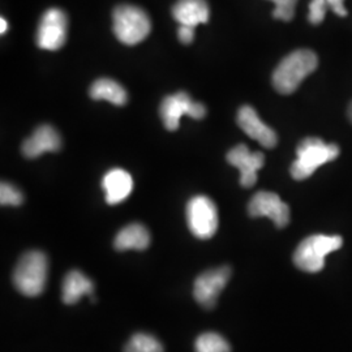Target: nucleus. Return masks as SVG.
<instances>
[{"label": "nucleus", "instance_id": "nucleus-16", "mask_svg": "<svg viewBox=\"0 0 352 352\" xmlns=\"http://www.w3.org/2000/svg\"><path fill=\"white\" fill-rule=\"evenodd\" d=\"M151 245V232L146 227L140 223H132L122 228L113 240L116 251L124 252L136 250L144 251Z\"/></svg>", "mask_w": 352, "mask_h": 352}, {"label": "nucleus", "instance_id": "nucleus-2", "mask_svg": "<svg viewBox=\"0 0 352 352\" xmlns=\"http://www.w3.org/2000/svg\"><path fill=\"white\" fill-rule=\"evenodd\" d=\"M340 146L337 144H325L318 138H307L298 145V158L291 164L289 173L295 180H305L314 175L322 164L338 158Z\"/></svg>", "mask_w": 352, "mask_h": 352}, {"label": "nucleus", "instance_id": "nucleus-26", "mask_svg": "<svg viewBox=\"0 0 352 352\" xmlns=\"http://www.w3.org/2000/svg\"><path fill=\"white\" fill-rule=\"evenodd\" d=\"M0 24H1V26H0V32H1V34H4L6 32H7V29H8V23L1 17V20H0Z\"/></svg>", "mask_w": 352, "mask_h": 352}, {"label": "nucleus", "instance_id": "nucleus-22", "mask_svg": "<svg viewBox=\"0 0 352 352\" xmlns=\"http://www.w3.org/2000/svg\"><path fill=\"white\" fill-rule=\"evenodd\" d=\"M276 4L273 11L274 19L282 21H291L295 16V7L298 0H270Z\"/></svg>", "mask_w": 352, "mask_h": 352}, {"label": "nucleus", "instance_id": "nucleus-6", "mask_svg": "<svg viewBox=\"0 0 352 352\" xmlns=\"http://www.w3.org/2000/svg\"><path fill=\"white\" fill-rule=\"evenodd\" d=\"M187 223L190 232L199 239L213 238L218 230V209L213 200L206 196H195L186 209Z\"/></svg>", "mask_w": 352, "mask_h": 352}, {"label": "nucleus", "instance_id": "nucleus-17", "mask_svg": "<svg viewBox=\"0 0 352 352\" xmlns=\"http://www.w3.org/2000/svg\"><path fill=\"white\" fill-rule=\"evenodd\" d=\"M94 283L84 276L80 270H71L64 277L62 286V299L64 304L72 305L80 302V299L85 295L93 296Z\"/></svg>", "mask_w": 352, "mask_h": 352}, {"label": "nucleus", "instance_id": "nucleus-27", "mask_svg": "<svg viewBox=\"0 0 352 352\" xmlns=\"http://www.w3.org/2000/svg\"><path fill=\"white\" fill-rule=\"evenodd\" d=\"M349 118H350L352 123V102L350 103V106H349Z\"/></svg>", "mask_w": 352, "mask_h": 352}, {"label": "nucleus", "instance_id": "nucleus-13", "mask_svg": "<svg viewBox=\"0 0 352 352\" xmlns=\"http://www.w3.org/2000/svg\"><path fill=\"white\" fill-rule=\"evenodd\" d=\"M62 148V138L54 126H38L34 133L24 141L23 154L26 158H37L39 155L49 151H59Z\"/></svg>", "mask_w": 352, "mask_h": 352}, {"label": "nucleus", "instance_id": "nucleus-4", "mask_svg": "<svg viewBox=\"0 0 352 352\" xmlns=\"http://www.w3.org/2000/svg\"><path fill=\"white\" fill-rule=\"evenodd\" d=\"M113 30L122 43L135 46L151 34V19L142 8L122 4L113 10Z\"/></svg>", "mask_w": 352, "mask_h": 352}, {"label": "nucleus", "instance_id": "nucleus-23", "mask_svg": "<svg viewBox=\"0 0 352 352\" xmlns=\"http://www.w3.org/2000/svg\"><path fill=\"white\" fill-rule=\"evenodd\" d=\"M329 8L327 0H311L308 20L312 25H318L324 21L327 10Z\"/></svg>", "mask_w": 352, "mask_h": 352}, {"label": "nucleus", "instance_id": "nucleus-7", "mask_svg": "<svg viewBox=\"0 0 352 352\" xmlns=\"http://www.w3.org/2000/svg\"><path fill=\"white\" fill-rule=\"evenodd\" d=\"M68 19L58 8H50L43 13L37 30V45L42 50H60L67 41Z\"/></svg>", "mask_w": 352, "mask_h": 352}, {"label": "nucleus", "instance_id": "nucleus-14", "mask_svg": "<svg viewBox=\"0 0 352 352\" xmlns=\"http://www.w3.org/2000/svg\"><path fill=\"white\" fill-rule=\"evenodd\" d=\"M102 188L106 192V201L116 205L124 201L133 190V179L122 168L110 170L102 180Z\"/></svg>", "mask_w": 352, "mask_h": 352}, {"label": "nucleus", "instance_id": "nucleus-1", "mask_svg": "<svg viewBox=\"0 0 352 352\" xmlns=\"http://www.w3.org/2000/svg\"><path fill=\"white\" fill-rule=\"evenodd\" d=\"M317 67L318 58L314 51L302 49L291 52L278 64L273 74L274 89L280 94L294 93Z\"/></svg>", "mask_w": 352, "mask_h": 352}, {"label": "nucleus", "instance_id": "nucleus-24", "mask_svg": "<svg viewBox=\"0 0 352 352\" xmlns=\"http://www.w3.org/2000/svg\"><path fill=\"white\" fill-rule=\"evenodd\" d=\"M177 37L179 41L184 45H189L195 39V28L187 25H180L177 29Z\"/></svg>", "mask_w": 352, "mask_h": 352}, {"label": "nucleus", "instance_id": "nucleus-19", "mask_svg": "<svg viewBox=\"0 0 352 352\" xmlns=\"http://www.w3.org/2000/svg\"><path fill=\"white\" fill-rule=\"evenodd\" d=\"M196 352H231V346L218 333H204L195 342Z\"/></svg>", "mask_w": 352, "mask_h": 352}, {"label": "nucleus", "instance_id": "nucleus-12", "mask_svg": "<svg viewBox=\"0 0 352 352\" xmlns=\"http://www.w3.org/2000/svg\"><path fill=\"white\" fill-rule=\"evenodd\" d=\"M236 122L244 133H247L251 139L256 140L266 149H273L277 145V133L270 126L265 124L251 106L240 107L236 115Z\"/></svg>", "mask_w": 352, "mask_h": 352}, {"label": "nucleus", "instance_id": "nucleus-9", "mask_svg": "<svg viewBox=\"0 0 352 352\" xmlns=\"http://www.w3.org/2000/svg\"><path fill=\"white\" fill-rule=\"evenodd\" d=\"M160 113L166 129L173 132L179 128L183 115H188L199 120L206 115V109L202 103L192 101L187 93L179 91L174 96H168L164 98Z\"/></svg>", "mask_w": 352, "mask_h": 352}, {"label": "nucleus", "instance_id": "nucleus-5", "mask_svg": "<svg viewBox=\"0 0 352 352\" xmlns=\"http://www.w3.org/2000/svg\"><path fill=\"white\" fill-rule=\"evenodd\" d=\"M343 239L338 235H312L302 240L294 253V264L302 272L318 273L325 266V257L338 251Z\"/></svg>", "mask_w": 352, "mask_h": 352}, {"label": "nucleus", "instance_id": "nucleus-21", "mask_svg": "<svg viewBox=\"0 0 352 352\" xmlns=\"http://www.w3.org/2000/svg\"><path fill=\"white\" fill-rule=\"evenodd\" d=\"M24 202L21 190L10 183H1L0 186V204L3 206H20Z\"/></svg>", "mask_w": 352, "mask_h": 352}, {"label": "nucleus", "instance_id": "nucleus-20", "mask_svg": "<svg viewBox=\"0 0 352 352\" xmlns=\"http://www.w3.org/2000/svg\"><path fill=\"white\" fill-rule=\"evenodd\" d=\"M124 352H164V346L151 334L136 333L126 343Z\"/></svg>", "mask_w": 352, "mask_h": 352}, {"label": "nucleus", "instance_id": "nucleus-3", "mask_svg": "<svg viewBox=\"0 0 352 352\" xmlns=\"http://www.w3.org/2000/svg\"><path fill=\"white\" fill-rule=\"evenodd\" d=\"M47 274V256L43 252H26L14 267L13 285L23 295L29 298H36L45 291Z\"/></svg>", "mask_w": 352, "mask_h": 352}, {"label": "nucleus", "instance_id": "nucleus-15", "mask_svg": "<svg viewBox=\"0 0 352 352\" xmlns=\"http://www.w3.org/2000/svg\"><path fill=\"white\" fill-rule=\"evenodd\" d=\"M173 16L180 25L196 28L209 21L210 10L206 0H177Z\"/></svg>", "mask_w": 352, "mask_h": 352}, {"label": "nucleus", "instance_id": "nucleus-8", "mask_svg": "<svg viewBox=\"0 0 352 352\" xmlns=\"http://www.w3.org/2000/svg\"><path fill=\"white\" fill-rule=\"evenodd\" d=\"M231 278V269L221 266L210 269L196 278L193 285V296L202 308L212 309Z\"/></svg>", "mask_w": 352, "mask_h": 352}, {"label": "nucleus", "instance_id": "nucleus-18", "mask_svg": "<svg viewBox=\"0 0 352 352\" xmlns=\"http://www.w3.org/2000/svg\"><path fill=\"white\" fill-rule=\"evenodd\" d=\"M89 94L96 101H107L115 106H123L128 101L126 89L111 78H100L90 87Z\"/></svg>", "mask_w": 352, "mask_h": 352}, {"label": "nucleus", "instance_id": "nucleus-11", "mask_svg": "<svg viewBox=\"0 0 352 352\" xmlns=\"http://www.w3.org/2000/svg\"><path fill=\"white\" fill-rule=\"evenodd\" d=\"M227 162L240 171V184L251 188L257 182V171L263 168L265 155L261 151H251L247 145L240 144L227 153Z\"/></svg>", "mask_w": 352, "mask_h": 352}, {"label": "nucleus", "instance_id": "nucleus-25", "mask_svg": "<svg viewBox=\"0 0 352 352\" xmlns=\"http://www.w3.org/2000/svg\"><path fill=\"white\" fill-rule=\"evenodd\" d=\"M329 8L333 10V12L338 14L340 17L347 16V10L344 7V0H327Z\"/></svg>", "mask_w": 352, "mask_h": 352}, {"label": "nucleus", "instance_id": "nucleus-10", "mask_svg": "<svg viewBox=\"0 0 352 352\" xmlns=\"http://www.w3.org/2000/svg\"><path fill=\"white\" fill-rule=\"evenodd\" d=\"M248 213L253 218H270L278 228H283L289 223V205L282 201L277 193L273 192H257L248 204Z\"/></svg>", "mask_w": 352, "mask_h": 352}]
</instances>
